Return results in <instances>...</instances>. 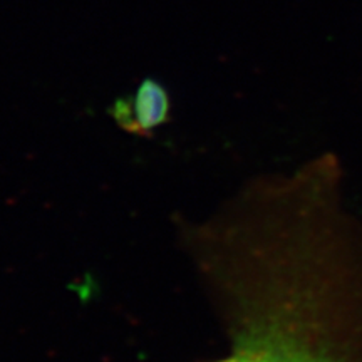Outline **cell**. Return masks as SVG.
Segmentation results:
<instances>
[{
	"instance_id": "cell-1",
	"label": "cell",
	"mask_w": 362,
	"mask_h": 362,
	"mask_svg": "<svg viewBox=\"0 0 362 362\" xmlns=\"http://www.w3.org/2000/svg\"><path fill=\"white\" fill-rule=\"evenodd\" d=\"M210 228L232 339L216 362H362V220L336 156L264 180Z\"/></svg>"
},
{
	"instance_id": "cell-2",
	"label": "cell",
	"mask_w": 362,
	"mask_h": 362,
	"mask_svg": "<svg viewBox=\"0 0 362 362\" xmlns=\"http://www.w3.org/2000/svg\"><path fill=\"white\" fill-rule=\"evenodd\" d=\"M111 112L121 128L136 134H146L168 119V93L158 81L144 79L134 98L117 99Z\"/></svg>"
}]
</instances>
